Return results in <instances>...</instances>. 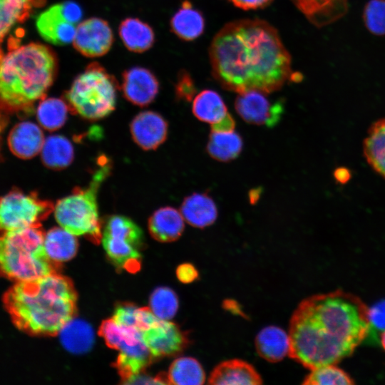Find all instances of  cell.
I'll list each match as a JSON object with an SVG mask.
<instances>
[{
	"label": "cell",
	"mask_w": 385,
	"mask_h": 385,
	"mask_svg": "<svg viewBox=\"0 0 385 385\" xmlns=\"http://www.w3.org/2000/svg\"><path fill=\"white\" fill-rule=\"evenodd\" d=\"M208 53L213 78L223 88L237 93H270L302 78L294 73L277 30L260 19L226 24L213 37Z\"/></svg>",
	"instance_id": "obj_1"
},
{
	"label": "cell",
	"mask_w": 385,
	"mask_h": 385,
	"mask_svg": "<svg viewBox=\"0 0 385 385\" xmlns=\"http://www.w3.org/2000/svg\"><path fill=\"white\" fill-rule=\"evenodd\" d=\"M76 235L63 227L50 229L44 237V249L49 259L56 264L72 259L78 250Z\"/></svg>",
	"instance_id": "obj_27"
},
{
	"label": "cell",
	"mask_w": 385,
	"mask_h": 385,
	"mask_svg": "<svg viewBox=\"0 0 385 385\" xmlns=\"http://www.w3.org/2000/svg\"><path fill=\"white\" fill-rule=\"evenodd\" d=\"M363 153L369 165L385 178V118L369 127L363 142Z\"/></svg>",
	"instance_id": "obj_26"
},
{
	"label": "cell",
	"mask_w": 385,
	"mask_h": 385,
	"mask_svg": "<svg viewBox=\"0 0 385 385\" xmlns=\"http://www.w3.org/2000/svg\"><path fill=\"white\" fill-rule=\"evenodd\" d=\"M260 189L257 190H253L250 193V200L251 202H255L257 200L260 194H259Z\"/></svg>",
	"instance_id": "obj_45"
},
{
	"label": "cell",
	"mask_w": 385,
	"mask_h": 385,
	"mask_svg": "<svg viewBox=\"0 0 385 385\" xmlns=\"http://www.w3.org/2000/svg\"><path fill=\"white\" fill-rule=\"evenodd\" d=\"M197 93V88L191 76L187 71H181L175 85V94L178 99L190 101Z\"/></svg>",
	"instance_id": "obj_38"
},
{
	"label": "cell",
	"mask_w": 385,
	"mask_h": 385,
	"mask_svg": "<svg viewBox=\"0 0 385 385\" xmlns=\"http://www.w3.org/2000/svg\"><path fill=\"white\" fill-rule=\"evenodd\" d=\"M166 376L168 384L178 385H200L205 380V373L200 362L188 356L176 359Z\"/></svg>",
	"instance_id": "obj_32"
},
{
	"label": "cell",
	"mask_w": 385,
	"mask_h": 385,
	"mask_svg": "<svg viewBox=\"0 0 385 385\" xmlns=\"http://www.w3.org/2000/svg\"><path fill=\"white\" fill-rule=\"evenodd\" d=\"M243 147L241 135L235 132L211 131L206 146L208 155L220 162H229L238 157Z\"/></svg>",
	"instance_id": "obj_29"
},
{
	"label": "cell",
	"mask_w": 385,
	"mask_h": 385,
	"mask_svg": "<svg viewBox=\"0 0 385 385\" xmlns=\"http://www.w3.org/2000/svg\"><path fill=\"white\" fill-rule=\"evenodd\" d=\"M314 26L322 28L342 19L349 9L348 0H290Z\"/></svg>",
	"instance_id": "obj_17"
},
{
	"label": "cell",
	"mask_w": 385,
	"mask_h": 385,
	"mask_svg": "<svg viewBox=\"0 0 385 385\" xmlns=\"http://www.w3.org/2000/svg\"><path fill=\"white\" fill-rule=\"evenodd\" d=\"M223 305L226 309L234 312L235 314L243 316V313L240 307V305L237 304V302L233 300H225Z\"/></svg>",
	"instance_id": "obj_44"
},
{
	"label": "cell",
	"mask_w": 385,
	"mask_h": 385,
	"mask_svg": "<svg viewBox=\"0 0 385 385\" xmlns=\"http://www.w3.org/2000/svg\"><path fill=\"white\" fill-rule=\"evenodd\" d=\"M121 326V334L114 347L119 351L115 365L124 382L140 374L151 362L153 355L145 344L140 331Z\"/></svg>",
	"instance_id": "obj_11"
},
{
	"label": "cell",
	"mask_w": 385,
	"mask_h": 385,
	"mask_svg": "<svg viewBox=\"0 0 385 385\" xmlns=\"http://www.w3.org/2000/svg\"><path fill=\"white\" fill-rule=\"evenodd\" d=\"M141 229L130 218L119 215L106 221L101 242L111 262L118 268L135 272L140 267Z\"/></svg>",
	"instance_id": "obj_8"
},
{
	"label": "cell",
	"mask_w": 385,
	"mask_h": 385,
	"mask_svg": "<svg viewBox=\"0 0 385 385\" xmlns=\"http://www.w3.org/2000/svg\"><path fill=\"white\" fill-rule=\"evenodd\" d=\"M118 82L98 63L88 65L63 94L69 111L88 120H98L115 108Z\"/></svg>",
	"instance_id": "obj_7"
},
{
	"label": "cell",
	"mask_w": 385,
	"mask_h": 385,
	"mask_svg": "<svg viewBox=\"0 0 385 385\" xmlns=\"http://www.w3.org/2000/svg\"><path fill=\"white\" fill-rule=\"evenodd\" d=\"M371 328L369 308L356 295L337 289L300 302L289 323V356L313 369L350 356Z\"/></svg>",
	"instance_id": "obj_2"
},
{
	"label": "cell",
	"mask_w": 385,
	"mask_h": 385,
	"mask_svg": "<svg viewBox=\"0 0 385 385\" xmlns=\"http://www.w3.org/2000/svg\"><path fill=\"white\" fill-rule=\"evenodd\" d=\"M235 108L238 115L247 123L273 127L280 120L284 112V101H272L265 93L249 91L238 93Z\"/></svg>",
	"instance_id": "obj_12"
},
{
	"label": "cell",
	"mask_w": 385,
	"mask_h": 385,
	"mask_svg": "<svg viewBox=\"0 0 385 385\" xmlns=\"http://www.w3.org/2000/svg\"><path fill=\"white\" fill-rule=\"evenodd\" d=\"M58 63L48 46L31 43L0 55V111L28 114L43 99L57 73Z\"/></svg>",
	"instance_id": "obj_4"
},
{
	"label": "cell",
	"mask_w": 385,
	"mask_h": 385,
	"mask_svg": "<svg viewBox=\"0 0 385 385\" xmlns=\"http://www.w3.org/2000/svg\"><path fill=\"white\" fill-rule=\"evenodd\" d=\"M192 111L198 120L211 125L220 122L229 113L221 96L210 89H205L194 97Z\"/></svg>",
	"instance_id": "obj_28"
},
{
	"label": "cell",
	"mask_w": 385,
	"mask_h": 385,
	"mask_svg": "<svg viewBox=\"0 0 385 385\" xmlns=\"http://www.w3.org/2000/svg\"><path fill=\"white\" fill-rule=\"evenodd\" d=\"M60 341L69 352L81 354L88 351L94 343V332L84 320L72 318L59 332Z\"/></svg>",
	"instance_id": "obj_24"
},
{
	"label": "cell",
	"mask_w": 385,
	"mask_h": 385,
	"mask_svg": "<svg viewBox=\"0 0 385 385\" xmlns=\"http://www.w3.org/2000/svg\"><path fill=\"white\" fill-rule=\"evenodd\" d=\"M180 212L189 225L197 228L212 225L218 214L215 201L207 192H194L186 197L181 205Z\"/></svg>",
	"instance_id": "obj_20"
},
{
	"label": "cell",
	"mask_w": 385,
	"mask_h": 385,
	"mask_svg": "<svg viewBox=\"0 0 385 385\" xmlns=\"http://www.w3.org/2000/svg\"><path fill=\"white\" fill-rule=\"evenodd\" d=\"M208 382L215 385H255L261 384L262 379L252 365L235 359L216 366L210 374Z\"/></svg>",
	"instance_id": "obj_19"
},
{
	"label": "cell",
	"mask_w": 385,
	"mask_h": 385,
	"mask_svg": "<svg viewBox=\"0 0 385 385\" xmlns=\"http://www.w3.org/2000/svg\"><path fill=\"white\" fill-rule=\"evenodd\" d=\"M1 123H0V124H1ZM1 125H0V130H1Z\"/></svg>",
	"instance_id": "obj_47"
},
{
	"label": "cell",
	"mask_w": 385,
	"mask_h": 385,
	"mask_svg": "<svg viewBox=\"0 0 385 385\" xmlns=\"http://www.w3.org/2000/svg\"><path fill=\"white\" fill-rule=\"evenodd\" d=\"M235 127V121L232 116L228 113L226 117H225L220 122L211 125V131L215 132H226L234 130Z\"/></svg>",
	"instance_id": "obj_42"
},
{
	"label": "cell",
	"mask_w": 385,
	"mask_h": 385,
	"mask_svg": "<svg viewBox=\"0 0 385 385\" xmlns=\"http://www.w3.org/2000/svg\"><path fill=\"white\" fill-rule=\"evenodd\" d=\"M334 176L337 182L344 184L351 178V173L346 168H338L334 170Z\"/></svg>",
	"instance_id": "obj_43"
},
{
	"label": "cell",
	"mask_w": 385,
	"mask_h": 385,
	"mask_svg": "<svg viewBox=\"0 0 385 385\" xmlns=\"http://www.w3.org/2000/svg\"><path fill=\"white\" fill-rule=\"evenodd\" d=\"M184 227V218L181 212L171 207L157 210L148 221L150 235L162 242H173L178 239L183 232Z\"/></svg>",
	"instance_id": "obj_21"
},
{
	"label": "cell",
	"mask_w": 385,
	"mask_h": 385,
	"mask_svg": "<svg viewBox=\"0 0 385 385\" xmlns=\"http://www.w3.org/2000/svg\"><path fill=\"white\" fill-rule=\"evenodd\" d=\"M43 165L50 169L61 170L67 168L74 157L71 143L64 136L54 135L48 137L41 150Z\"/></svg>",
	"instance_id": "obj_30"
},
{
	"label": "cell",
	"mask_w": 385,
	"mask_h": 385,
	"mask_svg": "<svg viewBox=\"0 0 385 385\" xmlns=\"http://www.w3.org/2000/svg\"><path fill=\"white\" fill-rule=\"evenodd\" d=\"M367 30L376 36L385 35V0H369L363 11Z\"/></svg>",
	"instance_id": "obj_36"
},
{
	"label": "cell",
	"mask_w": 385,
	"mask_h": 385,
	"mask_svg": "<svg viewBox=\"0 0 385 385\" xmlns=\"http://www.w3.org/2000/svg\"><path fill=\"white\" fill-rule=\"evenodd\" d=\"M369 317L371 326L385 331V299L378 302L369 309Z\"/></svg>",
	"instance_id": "obj_39"
},
{
	"label": "cell",
	"mask_w": 385,
	"mask_h": 385,
	"mask_svg": "<svg viewBox=\"0 0 385 385\" xmlns=\"http://www.w3.org/2000/svg\"><path fill=\"white\" fill-rule=\"evenodd\" d=\"M353 379L343 369L335 364H329L311 369L305 377L303 384L334 385L354 384Z\"/></svg>",
	"instance_id": "obj_34"
},
{
	"label": "cell",
	"mask_w": 385,
	"mask_h": 385,
	"mask_svg": "<svg viewBox=\"0 0 385 385\" xmlns=\"http://www.w3.org/2000/svg\"><path fill=\"white\" fill-rule=\"evenodd\" d=\"M140 308L126 303L116 307L113 319L118 324L138 329L140 323Z\"/></svg>",
	"instance_id": "obj_37"
},
{
	"label": "cell",
	"mask_w": 385,
	"mask_h": 385,
	"mask_svg": "<svg viewBox=\"0 0 385 385\" xmlns=\"http://www.w3.org/2000/svg\"><path fill=\"white\" fill-rule=\"evenodd\" d=\"M82 16V9L78 4L66 1L54 4L41 13L36 25L44 40L63 46L73 41Z\"/></svg>",
	"instance_id": "obj_10"
},
{
	"label": "cell",
	"mask_w": 385,
	"mask_h": 385,
	"mask_svg": "<svg viewBox=\"0 0 385 385\" xmlns=\"http://www.w3.org/2000/svg\"><path fill=\"white\" fill-rule=\"evenodd\" d=\"M258 354L270 362H278L289 351V337L283 329L275 326L262 329L255 341Z\"/></svg>",
	"instance_id": "obj_23"
},
{
	"label": "cell",
	"mask_w": 385,
	"mask_h": 385,
	"mask_svg": "<svg viewBox=\"0 0 385 385\" xmlns=\"http://www.w3.org/2000/svg\"><path fill=\"white\" fill-rule=\"evenodd\" d=\"M111 168V163L107 158H100L88 185L83 188L77 187L71 195L58 200L54 206V215L61 227L74 235H84L95 243L101 240L97 196Z\"/></svg>",
	"instance_id": "obj_6"
},
{
	"label": "cell",
	"mask_w": 385,
	"mask_h": 385,
	"mask_svg": "<svg viewBox=\"0 0 385 385\" xmlns=\"http://www.w3.org/2000/svg\"><path fill=\"white\" fill-rule=\"evenodd\" d=\"M168 123L159 113L143 111L131 121L130 130L135 143L143 150H155L168 135Z\"/></svg>",
	"instance_id": "obj_16"
},
{
	"label": "cell",
	"mask_w": 385,
	"mask_h": 385,
	"mask_svg": "<svg viewBox=\"0 0 385 385\" xmlns=\"http://www.w3.org/2000/svg\"><path fill=\"white\" fill-rule=\"evenodd\" d=\"M143 339L153 356H169L180 353L188 344L185 332L168 320L159 319L141 332Z\"/></svg>",
	"instance_id": "obj_14"
},
{
	"label": "cell",
	"mask_w": 385,
	"mask_h": 385,
	"mask_svg": "<svg viewBox=\"0 0 385 385\" xmlns=\"http://www.w3.org/2000/svg\"><path fill=\"white\" fill-rule=\"evenodd\" d=\"M76 293L71 282L57 272L16 282L3 302L14 325L31 334H58L76 311Z\"/></svg>",
	"instance_id": "obj_3"
},
{
	"label": "cell",
	"mask_w": 385,
	"mask_h": 385,
	"mask_svg": "<svg viewBox=\"0 0 385 385\" xmlns=\"http://www.w3.org/2000/svg\"><path fill=\"white\" fill-rule=\"evenodd\" d=\"M44 237L41 225L0 229V276L19 282L56 272L58 264L47 256Z\"/></svg>",
	"instance_id": "obj_5"
},
{
	"label": "cell",
	"mask_w": 385,
	"mask_h": 385,
	"mask_svg": "<svg viewBox=\"0 0 385 385\" xmlns=\"http://www.w3.org/2000/svg\"><path fill=\"white\" fill-rule=\"evenodd\" d=\"M381 342L383 348L385 349V331H384L381 334Z\"/></svg>",
	"instance_id": "obj_46"
},
{
	"label": "cell",
	"mask_w": 385,
	"mask_h": 385,
	"mask_svg": "<svg viewBox=\"0 0 385 385\" xmlns=\"http://www.w3.org/2000/svg\"><path fill=\"white\" fill-rule=\"evenodd\" d=\"M150 309L159 319L169 320L176 314L179 303L175 292L168 287H158L150 299Z\"/></svg>",
	"instance_id": "obj_35"
},
{
	"label": "cell",
	"mask_w": 385,
	"mask_h": 385,
	"mask_svg": "<svg viewBox=\"0 0 385 385\" xmlns=\"http://www.w3.org/2000/svg\"><path fill=\"white\" fill-rule=\"evenodd\" d=\"M44 3L45 0H0V42L15 24Z\"/></svg>",
	"instance_id": "obj_31"
},
{
	"label": "cell",
	"mask_w": 385,
	"mask_h": 385,
	"mask_svg": "<svg viewBox=\"0 0 385 385\" xmlns=\"http://www.w3.org/2000/svg\"><path fill=\"white\" fill-rule=\"evenodd\" d=\"M54 209L53 203L35 192L13 188L0 197V229L14 230L41 225Z\"/></svg>",
	"instance_id": "obj_9"
},
{
	"label": "cell",
	"mask_w": 385,
	"mask_h": 385,
	"mask_svg": "<svg viewBox=\"0 0 385 385\" xmlns=\"http://www.w3.org/2000/svg\"><path fill=\"white\" fill-rule=\"evenodd\" d=\"M118 31L125 46L133 52H144L150 48L155 41L152 28L136 18L123 20L119 25Z\"/></svg>",
	"instance_id": "obj_25"
},
{
	"label": "cell",
	"mask_w": 385,
	"mask_h": 385,
	"mask_svg": "<svg viewBox=\"0 0 385 385\" xmlns=\"http://www.w3.org/2000/svg\"><path fill=\"white\" fill-rule=\"evenodd\" d=\"M235 6L242 10H256L270 5L273 0H228Z\"/></svg>",
	"instance_id": "obj_41"
},
{
	"label": "cell",
	"mask_w": 385,
	"mask_h": 385,
	"mask_svg": "<svg viewBox=\"0 0 385 385\" xmlns=\"http://www.w3.org/2000/svg\"><path fill=\"white\" fill-rule=\"evenodd\" d=\"M68 111L66 102L62 99L43 98L37 108V120L46 130H56L66 123Z\"/></svg>",
	"instance_id": "obj_33"
},
{
	"label": "cell",
	"mask_w": 385,
	"mask_h": 385,
	"mask_svg": "<svg viewBox=\"0 0 385 385\" xmlns=\"http://www.w3.org/2000/svg\"><path fill=\"white\" fill-rule=\"evenodd\" d=\"M170 25L172 31L180 39L191 41L204 32L205 21L202 14L184 0L179 9L172 16Z\"/></svg>",
	"instance_id": "obj_22"
},
{
	"label": "cell",
	"mask_w": 385,
	"mask_h": 385,
	"mask_svg": "<svg viewBox=\"0 0 385 385\" xmlns=\"http://www.w3.org/2000/svg\"><path fill=\"white\" fill-rule=\"evenodd\" d=\"M178 279L183 283H190L198 277L197 269L190 263L179 265L176 270Z\"/></svg>",
	"instance_id": "obj_40"
},
{
	"label": "cell",
	"mask_w": 385,
	"mask_h": 385,
	"mask_svg": "<svg viewBox=\"0 0 385 385\" xmlns=\"http://www.w3.org/2000/svg\"><path fill=\"white\" fill-rule=\"evenodd\" d=\"M113 43V31L108 22L93 17L81 22L73 40L74 48L87 57L101 56L111 49Z\"/></svg>",
	"instance_id": "obj_13"
},
{
	"label": "cell",
	"mask_w": 385,
	"mask_h": 385,
	"mask_svg": "<svg viewBox=\"0 0 385 385\" xmlns=\"http://www.w3.org/2000/svg\"><path fill=\"white\" fill-rule=\"evenodd\" d=\"M43 133L38 125L24 121L16 124L8 136V145L11 153L21 159L35 157L44 143Z\"/></svg>",
	"instance_id": "obj_18"
},
{
	"label": "cell",
	"mask_w": 385,
	"mask_h": 385,
	"mask_svg": "<svg viewBox=\"0 0 385 385\" xmlns=\"http://www.w3.org/2000/svg\"><path fill=\"white\" fill-rule=\"evenodd\" d=\"M121 88L124 97L133 104L144 107L155 98L159 83L155 75L143 67H132L122 75Z\"/></svg>",
	"instance_id": "obj_15"
}]
</instances>
